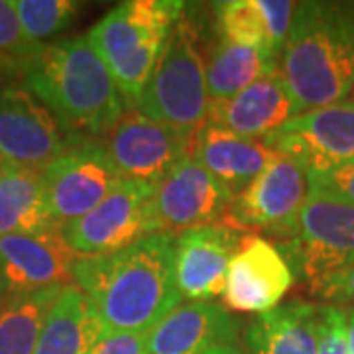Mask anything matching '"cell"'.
I'll list each match as a JSON object with an SVG mask.
<instances>
[{"label":"cell","mask_w":354,"mask_h":354,"mask_svg":"<svg viewBox=\"0 0 354 354\" xmlns=\"http://www.w3.org/2000/svg\"><path fill=\"white\" fill-rule=\"evenodd\" d=\"M242 239L227 223L191 228L176 239V283L181 299L211 301L223 295L228 264Z\"/></svg>","instance_id":"cell-16"},{"label":"cell","mask_w":354,"mask_h":354,"mask_svg":"<svg viewBox=\"0 0 354 354\" xmlns=\"http://www.w3.org/2000/svg\"><path fill=\"white\" fill-rule=\"evenodd\" d=\"M319 354H351L346 342V313L341 307L321 305Z\"/></svg>","instance_id":"cell-30"},{"label":"cell","mask_w":354,"mask_h":354,"mask_svg":"<svg viewBox=\"0 0 354 354\" xmlns=\"http://www.w3.org/2000/svg\"><path fill=\"white\" fill-rule=\"evenodd\" d=\"M309 195V176L301 165L274 152L252 183L234 197L223 223L232 228L268 230L286 239Z\"/></svg>","instance_id":"cell-11"},{"label":"cell","mask_w":354,"mask_h":354,"mask_svg":"<svg viewBox=\"0 0 354 354\" xmlns=\"http://www.w3.org/2000/svg\"><path fill=\"white\" fill-rule=\"evenodd\" d=\"M319 311L321 305L293 299L256 315L244 333L246 348L250 354H319Z\"/></svg>","instance_id":"cell-20"},{"label":"cell","mask_w":354,"mask_h":354,"mask_svg":"<svg viewBox=\"0 0 354 354\" xmlns=\"http://www.w3.org/2000/svg\"><path fill=\"white\" fill-rule=\"evenodd\" d=\"M346 342H348L351 354H354V309L351 313H346Z\"/></svg>","instance_id":"cell-33"},{"label":"cell","mask_w":354,"mask_h":354,"mask_svg":"<svg viewBox=\"0 0 354 354\" xmlns=\"http://www.w3.org/2000/svg\"><path fill=\"white\" fill-rule=\"evenodd\" d=\"M195 132L127 113L106 134L104 150L122 179L156 187L193 152Z\"/></svg>","instance_id":"cell-8"},{"label":"cell","mask_w":354,"mask_h":354,"mask_svg":"<svg viewBox=\"0 0 354 354\" xmlns=\"http://www.w3.org/2000/svg\"><path fill=\"white\" fill-rule=\"evenodd\" d=\"M279 62L268 51L216 39L205 64L211 102L227 101L260 79L278 73Z\"/></svg>","instance_id":"cell-23"},{"label":"cell","mask_w":354,"mask_h":354,"mask_svg":"<svg viewBox=\"0 0 354 354\" xmlns=\"http://www.w3.org/2000/svg\"><path fill=\"white\" fill-rule=\"evenodd\" d=\"M20 75L24 88L81 138L109 134L127 114L109 67L85 36L44 44Z\"/></svg>","instance_id":"cell-2"},{"label":"cell","mask_w":354,"mask_h":354,"mask_svg":"<svg viewBox=\"0 0 354 354\" xmlns=\"http://www.w3.org/2000/svg\"><path fill=\"white\" fill-rule=\"evenodd\" d=\"M197 38L195 22L183 10L140 97L136 113L191 132L207 124L211 99Z\"/></svg>","instance_id":"cell-5"},{"label":"cell","mask_w":354,"mask_h":354,"mask_svg":"<svg viewBox=\"0 0 354 354\" xmlns=\"http://www.w3.org/2000/svg\"><path fill=\"white\" fill-rule=\"evenodd\" d=\"M264 142L272 152L297 162L307 176L325 174L354 158V106L342 101L305 111Z\"/></svg>","instance_id":"cell-12"},{"label":"cell","mask_w":354,"mask_h":354,"mask_svg":"<svg viewBox=\"0 0 354 354\" xmlns=\"http://www.w3.org/2000/svg\"><path fill=\"white\" fill-rule=\"evenodd\" d=\"M75 258L62 228L0 236V301L71 286Z\"/></svg>","instance_id":"cell-13"},{"label":"cell","mask_w":354,"mask_h":354,"mask_svg":"<svg viewBox=\"0 0 354 354\" xmlns=\"http://www.w3.org/2000/svg\"><path fill=\"white\" fill-rule=\"evenodd\" d=\"M64 288L0 301V354H34L44 321Z\"/></svg>","instance_id":"cell-24"},{"label":"cell","mask_w":354,"mask_h":354,"mask_svg":"<svg viewBox=\"0 0 354 354\" xmlns=\"http://www.w3.org/2000/svg\"><path fill=\"white\" fill-rule=\"evenodd\" d=\"M293 278L311 283L354 262V205L309 183V195L279 246Z\"/></svg>","instance_id":"cell-6"},{"label":"cell","mask_w":354,"mask_h":354,"mask_svg":"<svg viewBox=\"0 0 354 354\" xmlns=\"http://www.w3.org/2000/svg\"><path fill=\"white\" fill-rule=\"evenodd\" d=\"M77 138L28 88H0V156L8 164L44 174Z\"/></svg>","instance_id":"cell-9"},{"label":"cell","mask_w":354,"mask_h":354,"mask_svg":"<svg viewBox=\"0 0 354 354\" xmlns=\"http://www.w3.org/2000/svg\"><path fill=\"white\" fill-rule=\"evenodd\" d=\"M278 73L304 113L344 101L354 87V2H299Z\"/></svg>","instance_id":"cell-3"},{"label":"cell","mask_w":354,"mask_h":354,"mask_svg":"<svg viewBox=\"0 0 354 354\" xmlns=\"http://www.w3.org/2000/svg\"><path fill=\"white\" fill-rule=\"evenodd\" d=\"M183 10L185 2L177 0H128L87 32L127 106L136 109Z\"/></svg>","instance_id":"cell-4"},{"label":"cell","mask_w":354,"mask_h":354,"mask_svg":"<svg viewBox=\"0 0 354 354\" xmlns=\"http://www.w3.org/2000/svg\"><path fill=\"white\" fill-rule=\"evenodd\" d=\"M97 307L75 283L65 286L44 321L34 354H88L102 335Z\"/></svg>","instance_id":"cell-21"},{"label":"cell","mask_w":354,"mask_h":354,"mask_svg":"<svg viewBox=\"0 0 354 354\" xmlns=\"http://www.w3.org/2000/svg\"><path fill=\"white\" fill-rule=\"evenodd\" d=\"M122 181L104 144L77 138L44 171L51 215L59 228L91 213Z\"/></svg>","instance_id":"cell-10"},{"label":"cell","mask_w":354,"mask_h":354,"mask_svg":"<svg viewBox=\"0 0 354 354\" xmlns=\"http://www.w3.org/2000/svg\"><path fill=\"white\" fill-rule=\"evenodd\" d=\"M6 165H8V162H6V160H4V158L0 156V174L4 171V167H6Z\"/></svg>","instance_id":"cell-36"},{"label":"cell","mask_w":354,"mask_h":354,"mask_svg":"<svg viewBox=\"0 0 354 354\" xmlns=\"http://www.w3.org/2000/svg\"><path fill=\"white\" fill-rule=\"evenodd\" d=\"M309 290L325 305H354V262L311 281Z\"/></svg>","instance_id":"cell-29"},{"label":"cell","mask_w":354,"mask_h":354,"mask_svg":"<svg viewBox=\"0 0 354 354\" xmlns=\"http://www.w3.org/2000/svg\"><path fill=\"white\" fill-rule=\"evenodd\" d=\"M309 183L335 195L341 201L354 205V158L344 164H339L325 174L309 176Z\"/></svg>","instance_id":"cell-31"},{"label":"cell","mask_w":354,"mask_h":354,"mask_svg":"<svg viewBox=\"0 0 354 354\" xmlns=\"http://www.w3.org/2000/svg\"><path fill=\"white\" fill-rule=\"evenodd\" d=\"M239 323L213 301L177 305L146 333L148 354H201L215 346L234 344Z\"/></svg>","instance_id":"cell-18"},{"label":"cell","mask_w":354,"mask_h":354,"mask_svg":"<svg viewBox=\"0 0 354 354\" xmlns=\"http://www.w3.org/2000/svg\"><path fill=\"white\" fill-rule=\"evenodd\" d=\"M201 354H244L241 348H236L234 344H225V346H215L211 351H205Z\"/></svg>","instance_id":"cell-34"},{"label":"cell","mask_w":354,"mask_h":354,"mask_svg":"<svg viewBox=\"0 0 354 354\" xmlns=\"http://www.w3.org/2000/svg\"><path fill=\"white\" fill-rule=\"evenodd\" d=\"M28 38L36 44L53 38L75 18L81 4L73 0H12Z\"/></svg>","instance_id":"cell-26"},{"label":"cell","mask_w":354,"mask_h":354,"mask_svg":"<svg viewBox=\"0 0 354 354\" xmlns=\"http://www.w3.org/2000/svg\"><path fill=\"white\" fill-rule=\"evenodd\" d=\"M344 102H348L351 106H354V87L351 88V93H348V97L344 99Z\"/></svg>","instance_id":"cell-35"},{"label":"cell","mask_w":354,"mask_h":354,"mask_svg":"<svg viewBox=\"0 0 354 354\" xmlns=\"http://www.w3.org/2000/svg\"><path fill=\"white\" fill-rule=\"evenodd\" d=\"M88 354H148L146 333L102 330Z\"/></svg>","instance_id":"cell-32"},{"label":"cell","mask_w":354,"mask_h":354,"mask_svg":"<svg viewBox=\"0 0 354 354\" xmlns=\"http://www.w3.org/2000/svg\"><path fill=\"white\" fill-rule=\"evenodd\" d=\"M59 228L51 215L44 174L8 164L0 174V236Z\"/></svg>","instance_id":"cell-22"},{"label":"cell","mask_w":354,"mask_h":354,"mask_svg":"<svg viewBox=\"0 0 354 354\" xmlns=\"http://www.w3.org/2000/svg\"><path fill=\"white\" fill-rule=\"evenodd\" d=\"M234 197L193 156H187L153 187L160 232H185L225 221Z\"/></svg>","instance_id":"cell-14"},{"label":"cell","mask_w":354,"mask_h":354,"mask_svg":"<svg viewBox=\"0 0 354 354\" xmlns=\"http://www.w3.org/2000/svg\"><path fill=\"white\" fill-rule=\"evenodd\" d=\"M256 2L264 18L270 50L274 51L279 59L281 50L290 36L293 16L299 2H291V0H256Z\"/></svg>","instance_id":"cell-28"},{"label":"cell","mask_w":354,"mask_h":354,"mask_svg":"<svg viewBox=\"0 0 354 354\" xmlns=\"http://www.w3.org/2000/svg\"><path fill=\"white\" fill-rule=\"evenodd\" d=\"M153 187L122 179L91 213L62 227L77 256H104L158 234Z\"/></svg>","instance_id":"cell-7"},{"label":"cell","mask_w":354,"mask_h":354,"mask_svg":"<svg viewBox=\"0 0 354 354\" xmlns=\"http://www.w3.org/2000/svg\"><path fill=\"white\" fill-rule=\"evenodd\" d=\"M213 14H215L218 38L232 41V44H241V46L260 48L278 59V55L270 50L264 18L256 0L215 2Z\"/></svg>","instance_id":"cell-25"},{"label":"cell","mask_w":354,"mask_h":354,"mask_svg":"<svg viewBox=\"0 0 354 354\" xmlns=\"http://www.w3.org/2000/svg\"><path fill=\"white\" fill-rule=\"evenodd\" d=\"M191 156L236 197L258 177L274 152L264 140L244 138L225 128L205 124L195 132Z\"/></svg>","instance_id":"cell-19"},{"label":"cell","mask_w":354,"mask_h":354,"mask_svg":"<svg viewBox=\"0 0 354 354\" xmlns=\"http://www.w3.org/2000/svg\"><path fill=\"white\" fill-rule=\"evenodd\" d=\"M41 48L24 34L12 0H0V69L22 73Z\"/></svg>","instance_id":"cell-27"},{"label":"cell","mask_w":354,"mask_h":354,"mask_svg":"<svg viewBox=\"0 0 354 354\" xmlns=\"http://www.w3.org/2000/svg\"><path fill=\"white\" fill-rule=\"evenodd\" d=\"M73 283L97 307L104 330L148 333L177 305L176 236L158 232L104 256H77Z\"/></svg>","instance_id":"cell-1"},{"label":"cell","mask_w":354,"mask_h":354,"mask_svg":"<svg viewBox=\"0 0 354 354\" xmlns=\"http://www.w3.org/2000/svg\"><path fill=\"white\" fill-rule=\"evenodd\" d=\"M293 279L290 264L276 244L248 236L242 239L228 264L223 299L232 311L262 315L278 307Z\"/></svg>","instance_id":"cell-15"},{"label":"cell","mask_w":354,"mask_h":354,"mask_svg":"<svg viewBox=\"0 0 354 354\" xmlns=\"http://www.w3.org/2000/svg\"><path fill=\"white\" fill-rule=\"evenodd\" d=\"M304 113L279 73L260 79L227 101L211 102L207 124L239 136L266 140Z\"/></svg>","instance_id":"cell-17"}]
</instances>
